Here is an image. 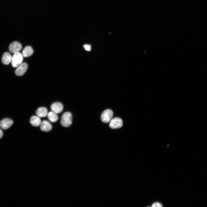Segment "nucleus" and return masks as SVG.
<instances>
[{"label":"nucleus","mask_w":207,"mask_h":207,"mask_svg":"<svg viewBox=\"0 0 207 207\" xmlns=\"http://www.w3.org/2000/svg\"><path fill=\"white\" fill-rule=\"evenodd\" d=\"M72 121V114L70 112H66L64 113L62 116L61 123L63 126L68 127L71 125Z\"/></svg>","instance_id":"nucleus-1"},{"label":"nucleus","mask_w":207,"mask_h":207,"mask_svg":"<svg viewBox=\"0 0 207 207\" xmlns=\"http://www.w3.org/2000/svg\"><path fill=\"white\" fill-rule=\"evenodd\" d=\"M22 54L19 52L14 53L11 60V64L12 66L16 68L21 64L23 60Z\"/></svg>","instance_id":"nucleus-2"},{"label":"nucleus","mask_w":207,"mask_h":207,"mask_svg":"<svg viewBox=\"0 0 207 207\" xmlns=\"http://www.w3.org/2000/svg\"><path fill=\"white\" fill-rule=\"evenodd\" d=\"M113 116V112L110 109L104 111L101 115V121L105 123L109 122L111 120Z\"/></svg>","instance_id":"nucleus-3"},{"label":"nucleus","mask_w":207,"mask_h":207,"mask_svg":"<svg viewBox=\"0 0 207 207\" xmlns=\"http://www.w3.org/2000/svg\"><path fill=\"white\" fill-rule=\"evenodd\" d=\"M109 126L112 129H118L121 128L123 125L122 120L119 118L116 117L110 121Z\"/></svg>","instance_id":"nucleus-4"},{"label":"nucleus","mask_w":207,"mask_h":207,"mask_svg":"<svg viewBox=\"0 0 207 207\" xmlns=\"http://www.w3.org/2000/svg\"><path fill=\"white\" fill-rule=\"evenodd\" d=\"M22 47V45L19 42L14 41L9 45V49L10 52L15 53L19 52Z\"/></svg>","instance_id":"nucleus-5"},{"label":"nucleus","mask_w":207,"mask_h":207,"mask_svg":"<svg viewBox=\"0 0 207 207\" xmlns=\"http://www.w3.org/2000/svg\"><path fill=\"white\" fill-rule=\"evenodd\" d=\"M28 68L27 64L25 62L21 64L16 69V74L18 76H21L24 74Z\"/></svg>","instance_id":"nucleus-6"},{"label":"nucleus","mask_w":207,"mask_h":207,"mask_svg":"<svg viewBox=\"0 0 207 207\" xmlns=\"http://www.w3.org/2000/svg\"><path fill=\"white\" fill-rule=\"evenodd\" d=\"M13 123V121L9 118H4L0 122V127L4 130H6L9 128Z\"/></svg>","instance_id":"nucleus-7"},{"label":"nucleus","mask_w":207,"mask_h":207,"mask_svg":"<svg viewBox=\"0 0 207 207\" xmlns=\"http://www.w3.org/2000/svg\"><path fill=\"white\" fill-rule=\"evenodd\" d=\"M51 108L53 112L56 114H59L62 111L63 106L61 103L56 102L53 103L51 105Z\"/></svg>","instance_id":"nucleus-8"},{"label":"nucleus","mask_w":207,"mask_h":207,"mask_svg":"<svg viewBox=\"0 0 207 207\" xmlns=\"http://www.w3.org/2000/svg\"><path fill=\"white\" fill-rule=\"evenodd\" d=\"M41 130L45 132H48L50 131L52 128L51 123L47 120H44L41 122L40 124Z\"/></svg>","instance_id":"nucleus-9"},{"label":"nucleus","mask_w":207,"mask_h":207,"mask_svg":"<svg viewBox=\"0 0 207 207\" xmlns=\"http://www.w3.org/2000/svg\"><path fill=\"white\" fill-rule=\"evenodd\" d=\"M12 58V56L10 53L6 52L3 54L1 59L2 62L4 64L8 65L11 62Z\"/></svg>","instance_id":"nucleus-10"},{"label":"nucleus","mask_w":207,"mask_h":207,"mask_svg":"<svg viewBox=\"0 0 207 207\" xmlns=\"http://www.w3.org/2000/svg\"><path fill=\"white\" fill-rule=\"evenodd\" d=\"M37 116L40 117H44L46 116L47 114V110L45 107H41L39 108L36 111Z\"/></svg>","instance_id":"nucleus-11"},{"label":"nucleus","mask_w":207,"mask_h":207,"mask_svg":"<svg viewBox=\"0 0 207 207\" xmlns=\"http://www.w3.org/2000/svg\"><path fill=\"white\" fill-rule=\"evenodd\" d=\"M30 122L33 126L37 127L40 125L41 120L39 116H33L30 118Z\"/></svg>","instance_id":"nucleus-12"},{"label":"nucleus","mask_w":207,"mask_h":207,"mask_svg":"<svg viewBox=\"0 0 207 207\" xmlns=\"http://www.w3.org/2000/svg\"><path fill=\"white\" fill-rule=\"evenodd\" d=\"M33 50L32 48L30 46H27L23 49L22 53L23 56L25 57L31 56L33 54Z\"/></svg>","instance_id":"nucleus-13"},{"label":"nucleus","mask_w":207,"mask_h":207,"mask_svg":"<svg viewBox=\"0 0 207 207\" xmlns=\"http://www.w3.org/2000/svg\"><path fill=\"white\" fill-rule=\"evenodd\" d=\"M47 116L49 120L52 122H55L58 119V117L57 114L53 111L49 112L47 114Z\"/></svg>","instance_id":"nucleus-14"},{"label":"nucleus","mask_w":207,"mask_h":207,"mask_svg":"<svg viewBox=\"0 0 207 207\" xmlns=\"http://www.w3.org/2000/svg\"><path fill=\"white\" fill-rule=\"evenodd\" d=\"M83 47L85 50L87 51H90L91 50V46L89 45L85 44L83 45Z\"/></svg>","instance_id":"nucleus-15"},{"label":"nucleus","mask_w":207,"mask_h":207,"mask_svg":"<svg viewBox=\"0 0 207 207\" xmlns=\"http://www.w3.org/2000/svg\"><path fill=\"white\" fill-rule=\"evenodd\" d=\"M152 207H162V206L161 204L159 203L158 202H156L155 203H154L153 204L152 206Z\"/></svg>","instance_id":"nucleus-16"},{"label":"nucleus","mask_w":207,"mask_h":207,"mask_svg":"<svg viewBox=\"0 0 207 207\" xmlns=\"http://www.w3.org/2000/svg\"><path fill=\"white\" fill-rule=\"evenodd\" d=\"M3 135V132L1 129H0V139L1 138Z\"/></svg>","instance_id":"nucleus-17"}]
</instances>
